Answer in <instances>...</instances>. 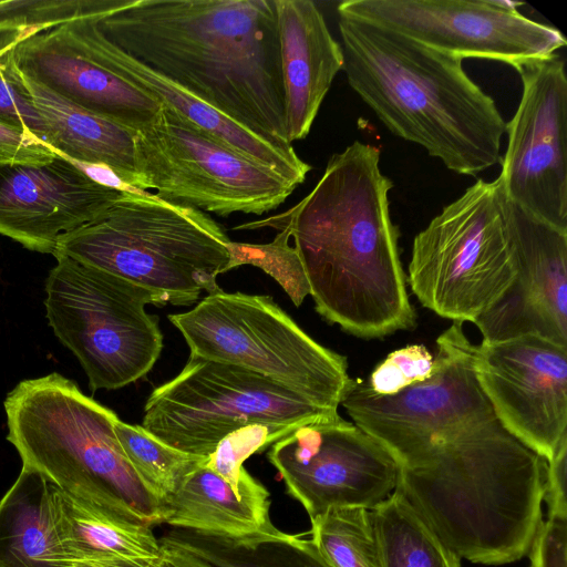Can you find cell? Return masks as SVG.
<instances>
[{"mask_svg":"<svg viewBox=\"0 0 567 567\" xmlns=\"http://www.w3.org/2000/svg\"><path fill=\"white\" fill-rule=\"evenodd\" d=\"M96 24L215 112L296 152L286 134L275 0H110Z\"/></svg>","mask_w":567,"mask_h":567,"instance_id":"obj_1","label":"cell"},{"mask_svg":"<svg viewBox=\"0 0 567 567\" xmlns=\"http://www.w3.org/2000/svg\"><path fill=\"white\" fill-rule=\"evenodd\" d=\"M392 182L380 150L355 141L333 154L312 190L289 210L237 229H284L303 267L316 311L373 339L415 326L390 215Z\"/></svg>","mask_w":567,"mask_h":567,"instance_id":"obj_2","label":"cell"},{"mask_svg":"<svg viewBox=\"0 0 567 567\" xmlns=\"http://www.w3.org/2000/svg\"><path fill=\"white\" fill-rule=\"evenodd\" d=\"M546 468L495 415L437 437L399 465L396 491L461 558L503 565L532 548Z\"/></svg>","mask_w":567,"mask_h":567,"instance_id":"obj_3","label":"cell"},{"mask_svg":"<svg viewBox=\"0 0 567 567\" xmlns=\"http://www.w3.org/2000/svg\"><path fill=\"white\" fill-rule=\"evenodd\" d=\"M338 17L347 81L392 134L461 175L501 163L506 122L467 75L463 59Z\"/></svg>","mask_w":567,"mask_h":567,"instance_id":"obj_4","label":"cell"},{"mask_svg":"<svg viewBox=\"0 0 567 567\" xmlns=\"http://www.w3.org/2000/svg\"><path fill=\"white\" fill-rule=\"evenodd\" d=\"M7 440L22 465L76 497L164 524L166 507L127 461L114 432L118 419L85 395L76 383L53 372L21 381L4 400Z\"/></svg>","mask_w":567,"mask_h":567,"instance_id":"obj_5","label":"cell"},{"mask_svg":"<svg viewBox=\"0 0 567 567\" xmlns=\"http://www.w3.org/2000/svg\"><path fill=\"white\" fill-rule=\"evenodd\" d=\"M230 239L202 210L151 192H124L99 218L60 238L54 255L69 256L162 296L192 306L220 288Z\"/></svg>","mask_w":567,"mask_h":567,"instance_id":"obj_6","label":"cell"},{"mask_svg":"<svg viewBox=\"0 0 567 567\" xmlns=\"http://www.w3.org/2000/svg\"><path fill=\"white\" fill-rule=\"evenodd\" d=\"M190 353L266 377L332 413L354 384L347 358L313 340L270 296L207 295L169 315Z\"/></svg>","mask_w":567,"mask_h":567,"instance_id":"obj_7","label":"cell"},{"mask_svg":"<svg viewBox=\"0 0 567 567\" xmlns=\"http://www.w3.org/2000/svg\"><path fill=\"white\" fill-rule=\"evenodd\" d=\"M45 281L49 326L76 357L92 392L116 390L150 372L163 349L158 318L146 305L164 298L122 277L54 255Z\"/></svg>","mask_w":567,"mask_h":567,"instance_id":"obj_8","label":"cell"},{"mask_svg":"<svg viewBox=\"0 0 567 567\" xmlns=\"http://www.w3.org/2000/svg\"><path fill=\"white\" fill-rule=\"evenodd\" d=\"M514 277L497 179H478L414 237L408 282L442 318L474 322Z\"/></svg>","mask_w":567,"mask_h":567,"instance_id":"obj_9","label":"cell"},{"mask_svg":"<svg viewBox=\"0 0 567 567\" xmlns=\"http://www.w3.org/2000/svg\"><path fill=\"white\" fill-rule=\"evenodd\" d=\"M135 163L138 189L221 217L262 215L298 187L164 105L135 132Z\"/></svg>","mask_w":567,"mask_h":567,"instance_id":"obj_10","label":"cell"},{"mask_svg":"<svg viewBox=\"0 0 567 567\" xmlns=\"http://www.w3.org/2000/svg\"><path fill=\"white\" fill-rule=\"evenodd\" d=\"M338 416L266 377L190 353L176 377L152 391L141 426L171 447L208 457L249 424L303 425Z\"/></svg>","mask_w":567,"mask_h":567,"instance_id":"obj_11","label":"cell"},{"mask_svg":"<svg viewBox=\"0 0 567 567\" xmlns=\"http://www.w3.org/2000/svg\"><path fill=\"white\" fill-rule=\"evenodd\" d=\"M475 346L463 323L453 321L436 339L434 370L426 380L392 395L374 394L355 380L341 405L402 465L437 437L495 416L476 378Z\"/></svg>","mask_w":567,"mask_h":567,"instance_id":"obj_12","label":"cell"},{"mask_svg":"<svg viewBox=\"0 0 567 567\" xmlns=\"http://www.w3.org/2000/svg\"><path fill=\"white\" fill-rule=\"evenodd\" d=\"M522 2L499 0H347L338 16L395 32L451 55L517 63L566 47L556 28L520 14Z\"/></svg>","mask_w":567,"mask_h":567,"instance_id":"obj_13","label":"cell"},{"mask_svg":"<svg viewBox=\"0 0 567 567\" xmlns=\"http://www.w3.org/2000/svg\"><path fill=\"white\" fill-rule=\"evenodd\" d=\"M267 457L310 522L337 507L373 509L398 486L393 456L340 415L299 426L274 443Z\"/></svg>","mask_w":567,"mask_h":567,"instance_id":"obj_14","label":"cell"},{"mask_svg":"<svg viewBox=\"0 0 567 567\" xmlns=\"http://www.w3.org/2000/svg\"><path fill=\"white\" fill-rule=\"evenodd\" d=\"M523 93L506 123L508 144L497 182L535 217L567 231V76L557 53L513 66Z\"/></svg>","mask_w":567,"mask_h":567,"instance_id":"obj_15","label":"cell"},{"mask_svg":"<svg viewBox=\"0 0 567 567\" xmlns=\"http://www.w3.org/2000/svg\"><path fill=\"white\" fill-rule=\"evenodd\" d=\"M474 368L498 421L549 462L567 437V347L534 334L482 341Z\"/></svg>","mask_w":567,"mask_h":567,"instance_id":"obj_16","label":"cell"},{"mask_svg":"<svg viewBox=\"0 0 567 567\" xmlns=\"http://www.w3.org/2000/svg\"><path fill=\"white\" fill-rule=\"evenodd\" d=\"M498 193L515 277L473 323L483 342L534 334L567 347V231L509 200L499 184Z\"/></svg>","mask_w":567,"mask_h":567,"instance_id":"obj_17","label":"cell"},{"mask_svg":"<svg viewBox=\"0 0 567 567\" xmlns=\"http://www.w3.org/2000/svg\"><path fill=\"white\" fill-rule=\"evenodd\" d=\"M17 69L66 101L137 131L162 104L117 75L96 39V18L30 37L11 51Z\"/></svg>","mask_w":567,"mask_h":567,"instance_id":"obj_18","label":"cell"},{"mask_svg":"<svg viewBox=\"0 0 567 567\" xmlns=\"http://www.w3.org/2000/svg\"><path fill=\"white\" fill-rule=\"evenodd\" d=\"M124 192L59 153L43 165H0V235L53 255L62 236L99 218Z\"/></svg>","mask_w":567,"mask_h":567,"instance_id":"obj_19","label":"cell"},{"mask_svg":"<svg viewBox=\"0 0 567 567\" xmlns=\"http://www.w3.org/2000/svg\"><path fill=\"white\" fill-rule=\"evenodd\" d=\"M289 143L305 138L333 79L343 69L341 44L310 0H275Z\"/></svg>","mask_w":567,"mask_h":567,"instance_id":"obj_20","label":"cell"},{"mask_svg":"<svg viewBox=\"0 0 567 567\" xmlns=\"http://www.w3.org/2000/svg\"><path fill=\"white\" fill-rule=\"evenodd\" d=\"M51 509L66 567H157L163 549L152 526L51 484Z\"/></svg>","mask_w":567,"mask_h":567,"instance_id":"obj_21","label":"cell"},{"mask_svg":"<svg viewBox=\"0 0 567 567\" xmlns=\"http://www.w3.org/2000/svg\"><path fill=\"white\" fill-rule=\"evenodd\" d=\"M20 72V71H19ZM43 125V140L78 165L104 167L137 188L135 132L86 111L20 72Z\"/></svg>","mask_w":567,"mask_h":567,"instance_id":"obj_22","label":"cell"},{"mask_svg":"<svg viewBox=\"0 0 567 567\" xmlns=\"http://www.w3.org/2000/svg\"><path fill=\"white\" fill-rule=\"evenodd\" d=\"M270 504L269 492L251 475L236 487L204 463L169 497L164 523L178 529L241 536L271 524Z\"/></svg>","mask_w":567,"mask_h":567,"instance_id":"obj_23","label":"cell"},{"mask_svg":"<svg viewBox=\"0 0 567 567\" xmlns=\"http://www.w3.org/2000/svg\"><path fill=\"white\" fill-rule=\"evenodd\" d=\"M158 539L162 547L210 567H334L311 538L285 533L272 523L241 536L173 528Z\"/></svg>","mask_w":567,"mask_h":567,"instance_id":"obj_24","label":"cell"},{"mask_svg":"<svg viewBox=\"0 0 567 567\" xmlns=\"http://www.w3.org/2000/svg\"><path fill=\"white\" fill-rule=\"evenodd\" d=\"M0 567H66L53 527L51 483L27 465L0 499Z\"/></svg>","mask_w":567,"mask_h":567,"instance_id":"obj_25","label":"cell"},{"mask_svg":"<svg viewBox=\"0 0 567 567\" xmlns=\"http://www.w3.org/2000/svg\"><path fill=\"white\" fill-rule=\"evenodd\" d=\"M384 567H462L399 491L371 509Z\"/></svg>","mask_w":567,"mask_h":567,"instance_id":"obj_26","label":"cell"},{"mask_svg":"<svg viewBox=\"0 0 567 567\" xmlns=\"http://www.w3.org/2000/svg\"><path fill=\"white\" fill-rule=\"evenodd\" d=\"M114 432L138 478L165 507L184 480L207 460L171 447L141 425L120 419L114 423Z\"/></svg>","mask_w":567,"mask_h":567,"instance_id":"obj_27","label":"cell"},{"mask_svg":"<svg viewBox=\"0 0 567 567\" xmlns=\"http://www.w3.org/2000/svg\"><path fill=\"white\" fill-rule=\"evenodd\" d=\"M309 535L334 567H384L371 509L331 508L311 520Z\"/></svg>","mask_w":567,"mask_h":567,"instance_id":"obj_28","label":"cell"},{"mask_svg":"<svg viewBox=\"0 0 567 567\" xmlns=\"http://www.w3.org/2000/svg\"><path fill=\"white\" fill-rule=\"evenodd\" d=\"M279 230L269 244L256 245L230 240L228 271L243 265L257 266L278 281L292 302L299 307L305 297L310 295L309 284L293 246L288 243V233Z\"/></svg>","mask_w":567,"mask_h":567,"instance_id":"obj_29","label":"cell"},{"mask_svg":"<svg viewBox=\"0 0 567 567\" xmlns=\"http://www.w3.org/2000/svg\"><path fill=\"white\" fill-rule=\"evenodd\" d=\"M301 425L287 423H254L228 434L207 457L205 466L213 470L236 487H240L250 474L244 462Z\"/></svg>","mask_w":567,"mask_h":567,"instance_id":"obj_30","label":"cell"},{"mask_svg":"<svg viewBox=\"0 0 567 567\" xmlns=\"http://www.w3.org/2000/svg\"><path fill=\"white\" fill-rule=\"evenodd\" d=\"M110 0H8L0 1V23H8L32 35L84 19L99 18Z\"/></svg>","mask_w":567,"mask_h":567,"instance_id":"obj_31","label":"cell"},{"mask_svg":"<svg viewBox=\"0 0 567 567\" xmlns=\"http://www.w3.org/2000/svg\"><path fill=\"white\" fill-rule=\"evenodd\" d=\"M434 370V357L423 344H409L390 352L371 372L365 388L378 395H392L426 380Z\"/></svg>","mask_w":567,"mask_h":567,"instance_id":"obj_32","label":"cell"},{"mask_svg":"<svg viewBox=\"0 0 567 567\" xmlns=\"http://www.w3.org/2000/svg\"><path fill=\"white\" fill-rule=\"evenodd\" d=\"M11 51L0 55V121L25 128L44 142L41 118L13 63Z\"/></svg>","mask_w":567,"mask_h":567,"instance_id":"obj_33","label":"cell"},{"mask_svg":"<svg viewBox=\"0 0 567 567\" xmlns=\"http://www.w3.org/2000/svg\"><path fill=\"white\" fill-rule=\"evenodd\" d=\"M56 156L32 132L0 121V165H43Z\"/></svg>","mask_w":567,"mask_h":567,"instance_id":"obj_34","label":"cell"},{"mask_svg":"<svg viewBox=\"0 0 567 567\" xmlns=\"http://www.w3.org/2000/svg\"><path fill=\"white\" fill-rule=\"evenodd\" d=\"M529 551L532 567H567V520H542Z\"/></svg>","mask_w":567,"mask_h":567,"instance_id":"obj_35","label":"cell"},{"mask_svg":"<svg viewBox=\"0 0 567 567\" xmlns=\"http://www.w3.org/2000/svg\"><path fill=\"white\" fill-rule=\"evenodd\" d=\"M567 437L564 439L553 458L547 462L544 501L548 507V517L567 520L566 502Z\"/></svg>","mask_w":567,"mask_h":567,"instance_id":"obj_36","label":"cell"},{"mask_svg":"<svg viewBox=\"0 0 567 567\" xmlns=\"http://www.w3.org/2000/svg\"><path fill=\"white\" fill-rule=\"evenodd\" d=\"M32 37L31 33L8 23H0V55L11 51L17 44Z\"/></svg>","mask_w":567,"mask_h":567,"instance_id":"obj_37","label":"cell"},{"mask_svg":"<svg viewBox=\"0 0 567 567\" xmlns=\"http://www.w3.org/2000/svg\"><path fill=\"white\" fill-rule=\"evenodd\" d=\"M163 557L157 567H210L207 564L181 551L162 547Z\"/></svg>","mask_w":567,"mask_h":567,"instance_id":"obj_38","label":"cell"}]
</instances>
